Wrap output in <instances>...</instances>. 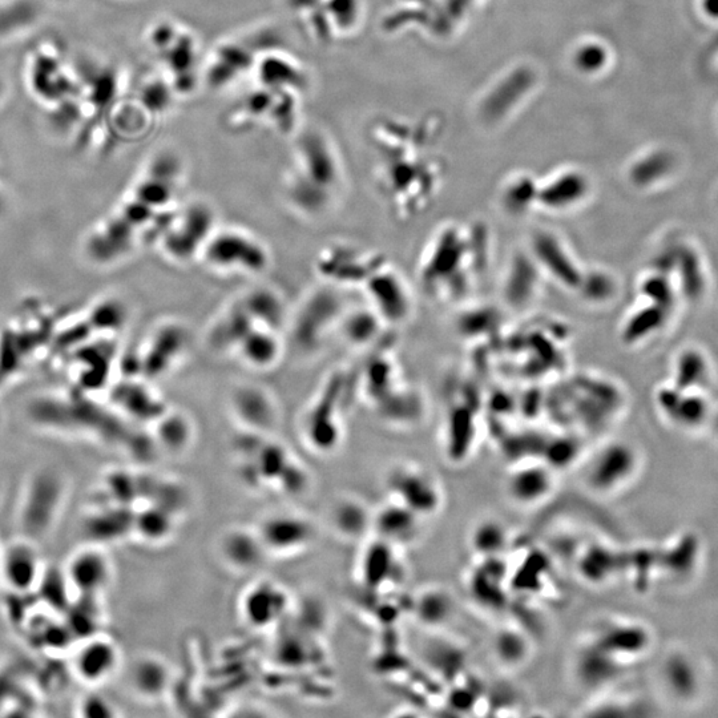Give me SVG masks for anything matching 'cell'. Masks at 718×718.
Returning <instances> with one entry per match:
<instances>
[{
  "mask_svg": "<svg viewBox=\"0 0 718 718\" xmlns=\"http://www.w3.org/2000/svg\"><path fill=\"white\" fill-rule=\"evenodd\" d=\"M305 31L318 44H332L358 22V0H288Z\"/></svg>",
  "mask_w": 718,
  "mask_h": 718,
  "instance_id": "12",
  "label": "cell"
},
{
  "mask_svg": "<svg viewBox=\"0 0 718 718\" xmlns=\"http://www.w3.org/2000/svg\"><path fill=\"white\" fill-rule=\"evenodd\" d=\"M613 559L615 555L609 548L601 546H590L584 550L583 555L579 559V572L584 582L592 584V586H601L611 579L613 572Z\"/></svg>",
  "mask_w": 718,
  "mask_h": 718,
  "instance_id": "41",
  "label": "cell"
},
{
  "mask_svg": "<svg viewBox=\"0 0 718 718\" xmlns=\"http://www.w3.org/2000/svg\"><path fill=\"white\" fill-rule=\"evenodd\" d=\"M62 616L76 641L98 635L106 621L103 596H74Z\"/></svg>",
  "mask_w": 718,
  "mask_h": 718,
  "instance_id": "35",
  "label": "cell"
},
{
  "mask_svg": "<svg viewBox=\"0 0 718 718\" xmlns=\"http://www.w3.org/2000/svg\"><path fill=\"white\" fill-rule=\"evenodd\" d=\"M496 659L506 667H519L527 660L530 644L526 637L514 629H506L496 635L494 643Z\"/></svg>",
  "mask_w": 718,
  "mask_h": 718,
  "instance_id": "42",
  "label": "cell"
},
{
  "mask_svg": "<svg viewBox=\"0 0 718 718\" xmlns=\"http://www.w3.org/2000/svg\"><path fill=\"white\" fill-rule=\"evenodd\" d=\"M382 262L377 254L345 242H333L318 253L316 266L322 281L340 289H361Z\"/></svg>",
  "mask_w": 718,
  "mask_h": 718,
  "instance_id": "16",
  "label": "cell"
},
{
  "mask_svg": "<svg viewBox=\"0 0 718 718\" xmlns=\"http://www.w3.org/2000/svg\"><path fill=\"white\" fill-rule=\"evenodd\" d=\"M510 535L506 526L492 518L479 520L470 531L469 543L471 550L480 560L498 559L506 550Z\"/></svg>",
  "mask_w": 718,
  "mask_h": 718,
  "instance_id": "38",
  "label": "cell"
},
{
  "mask_svg": "<svg viewBox=\"0 0 718 718\" xmlns=\"http://www.w3.org/2000/svg\"><path fill=\"white\" fill-rule=\"evenodd\" d=\"M282 353V341L280 332L256 326L236 346L235 356L244 365L254 370H268L280 359Z\"/></svg>",
  "mask_w": 718,
  "mask_h": 718,
  "instance_id": "33",
  "label": "cell"
},
{
  "mask_svg": "<svg viewBox=\"0 0 718 718\" xmlns=\"http://www.w3.org/2000/svg\"><path fill=\"white\" fill-rule=\"evenodd\" d=\"M272 50L265 51L253 68L252 74L260 84L244 92L233 104L228 116V124L233 128L268 125L289 132L296 124L308 76L292 56Z\"/></svg>",
  "mask_w": 718,
  "mask_h": 718,
  "instance_id": "1",
  "label": "cell"
},
{
  "mask_svg": "<svg viewBox=\"0 0 718 718\" xmlns=\"http://www.w3.org/2000/svg\"><path fill=\"white\" fill-rule=\"evenodd\" d=\"M36 15H38V10L34 3L28 2V0L15 2L12 6L0 10V32L6 34L20 26H26V24L34 22Z\"/></svg>",
  "mask_w": 718,
  "mask_h": 718,
  "instance_id": "43",
  "label": "cell"
},
{
  "mask_svg": "<svg viewBox=\"0 0 718 718\" xmlns=\"http://www.w3.org/2000/svg\"><path fill=\"white\" fill-rule=\"evenodd\" d=\"M414 613L418 620L427 625H441L450 619L454 612V601L449 592L441 588L422 591L414 600Z\"/></svg>",
  "mask_w": 718,
  "mask_h": 718,
  "instance_id": "40",
  "label": "cell"
},
{
  "mask_svg": "<svg viewBox=\"0 0 718 718\" xmlns=\"http://www.w3.org/2000/svg\"><path fill=\"white\" fill-rule=\"evenodd\" d=\"M344 187L341 157L332 141L320 132L302 136L285 177L288 205L306 219L325 216L336 205Z\"/></svg>",
  "mask_w": 718,
  "mask_h": 718,
  "instance_id": "3",
  "label": "cell"
},
{
  "mask_svg": "<svg viewBox=\"0 0 718 718\" xmlns=\"http://www.w3.org/2000/svg\"><path fill=\"white\" fill-rule=\"evenodd\" d=\"M217 225L215 209L203 200L177 204L165 220L155 246L172 264L199 260L201 250Z\"/></svg>",
  "mask_w": 718,
  "mask_h": 718,
  "instance_id": "6",
  "label": "cell"
},
{
  "mask_svg": "<svg viewBox=\"0 0 718 718\" xmlns=\"http://www.w3.org/2000/svg\"><path fill=\"white\" fill-rule=\"evenodd\" d=\"M30 415L39 426L62 430L60 433L87 434L106 445L129 447L137 455L156 451L151 435L139 433L135 423L118 410L87 397V391L78 387L44 395L32 403Z\"/></svg>",
  "mask_w": 718,
  "mask_h": 718,
  "instance_id": "2",
  "label": "cell"
},
{
  "mask_svg": "<svg viewBox=\"0 0 718 718\" xmlns=\"http://www.w3.org/2000/svg\"><path fill=\"white\" fill-rule=\"evenodd\" d=\"M121 661L119 644L106 632L79 640L72 648V671L90 687L106 684L118 675Z\"/></svg>",
  "mask_w": 718,
  "mask_h": 718,
  "instance_id": "19",
  "label": "cell"
},
{
  "mask_svg": "<svg viewBox=\"0 0 718 718\" xmlns=\"http://www.w3.org/2000/svg\"><path fill=\"white\" fill-rule=\"evenodd\" d=\"M189 346L191 333L183 322L163 321L145 338L132 358V369L127 375H136L149 382L167 377L187 356Z\"/></svg>",
  "mask_w": 718,
  "mask_h": 718,
  "instance_id": "10",
  "label": "cell"
},
{
  "mask_svg": "<svg viewBox=\"0 0 718 718\" xmlns=\"http://www.w3.org/2000/svg\"><path fill=\"white\" fill-rule=\"evenodd\" d=\"M640 463L635 447L624 441H609L584 461L580 480L590 494L611 498L631 486Z\"/></svg>",
  "mask_w": 718,
  "mask_h": 718,
  "instance_id": "9",
  "label": "cell"
},
{
  "mask_svg": "<svg viewBox=\"0 0 718 718\" xmlns=\"http://www.w3.org/2000/svg\"><path fill=\"white\" fill-rule=\"evenodd\" d=\"M292 599L288 590L274 579H257L242 592L239 613L246 627L266 631L288 616Z\"/></svg>",
  "mask_w": 718,
  "mask_h": 718,
  "instance_id": "18",
  "label": "cell"
},
{
  "mask_svg": "<svg viewBox=\"0 0 718 718\" xmlns=\"http://www.w3.org/2000/svg\"><path fill=\"white\" fill-rule=\"evenodd\" d=\"M239 298L258 324L280 333L282 328L288 325L284 300L276 290L268 286H256L246 290Z\"/></svg>",
  "mask_w": 718,
  "mask_h": 718,
  "instance_id": "36",
  "label": "cell"
},
{
  "mask_svg": "<svg viewBox=\"0 0 718 718\" xmlns=\"http://www.w3.org/2000/svg\"><path fill=\"white\" fill-rule=\"evenodd\" d=\"M3 211H4V200H3V196L0 195V215H2Z\"/></svg>",
  "mask_w": 718,
  "mask_h": 718,
  "instance_id": "46",
  "label": "cell"
},
{
  "mask_svg": "<svg viewBox=\"0 0 718 718\" xmlns=\"http://www.w3.org/2000/svg\"><path fill=\"white\" fill-rule=\"evenodd\" d=\"M264 36V34H256L250 35L249 38H236L217 48L205 70V79L209 86L225 87L240 79L242 75L252 72L260 56L269 48H273L272 46L264 50H256L258 47L268 46V43L258 44Z\"/></svg>",
  "mask_w": 718,
  "mask_h": 718,
  "instance_id": "22",
  "label": "cell"
},
{
  "mask_svg": "<svg viewBox=\"0 0 718 718\" xmlns=\"http://www.w3.org/2000/svg\"><path fill=\"white\" fill-rule=\"evenodd\" d=\"M63 571L74 596H104L114 582V562L104 544L88 542L76 548Z\"/></svg>",
  "mask_w": 718,
  "mask_h": 718,
  "instance_id": "17",
  "label": "cell"
},
{
  "mask_svg": "<svg viewBox=\"0 0 718 718\" xmlns=\"http://www.w3.org/2000/svg\"><path fill=\"white\" fill-rule=\"evenodd\" d=\"M352 389L346 370L329 373L301 417V437L317 454H332L344 438V410Z\"/></svg>",
  "mask_w": 718,
  "mask_h": 718,
  "instance_id": "5",
  "label": "cell"
},
{
  "mask_svg": "<svg viewBox=\"0 0 718 718\" xmlns=\"http://www.w3.org/2000/svg\"><path fill=\"white\" fill-rule=\"evenodd\" d=\"M256 530L269 556L290 558L304 554L318 539L316 523L297 511H274L264 516Z\"/></svg>",
  "mask_w": 718,
  "mask_h": 718,
  "instance_id": "14",
  "label": "cell"
},
{
  "mask_svg": "<svg viewBox=\"0 0 718 718\" xmlns=\"http://www.w3.org/2000/svg\"><path fill=\"white\" fill-rule=\"evenodd\" d=\"M110 405L133 423L152 425L169 409L147 379L127 375L110 389Z\"/></svg>",
  "mask_w": 718,
  "mask_h": 718,
  "instance_id": "23",
  "label": "cell"
},
{
  "mask_svg": "<svg viewBox=\"0 0 718 718\" xmlns=\"http://www.w3.org/2000/svg\"><path fill=\"white\" fill-rule=\"evenodd\" d=\"M0 548H2V547H0Z\"/></svg>",
  "mask_w": 718,
  "mask_h": 718,
  "instance_id": "47",
  "label": "cell"
},
{
  "mask_svg": "<svg viewBox=\"0 0 718 718\" xmlns=\"http://www.w3.org/2000/svg\"><path fill=\"white\" fill-rule=\"evenodd\" d=\"M151 437L156 449L169 455H183L195 441V426L183 411L169 409L152 423Z\"/></svg>",
  "mask_w": 718,
  "mask_h": 718,
  "instance_id": "32",
  "label": "cell"
},
{
  "mask_svg": "<svg viewBox=\"0 0 718 718\" xmlns=\"http://www.w3.org/2000/svg\"><path fill=\"white\" fill-rule=\"evenodd\" d=\"M240 430L252 433H272L278 422L276 399L264 387L241 385L233 390L229 401Z\"/></svg>",
  "mask_w": 718,
  "mask_h": 718,
  "instance_id": "25",
  "label": "cell"
},
{
  "mask_svg": "<svg viewBox=\"0 0 718 718\" xmlns=\"http://www.w3.org/2000/svg\"><path fill=\"white\" fill-rule=\"evenodd\" d=\"M373 514L362 499L345 495L330 508V523L341 538L357 540L373 530Z\"/></svg>",
  "mask_w": 718,
  "mask_h": 718,
  "instance_id": "34",
  "label": "cell"
},
{
  "mask_svg": "<svg viewBox=\"0 0 718 718\" xmlns=\"http://www.w3.org/2000/svg\"><path fill=\"white\" fill-rule=\"evenodd\" d=\"M217 554L232 571L246 574L260 568L269 558L256 526H232L221 534Z\"/></svg>",
  "mask_w": 718,
  "mask_h": 718,
  "instance_id": "26",
  "label": "cell"
},
{
  "mask_svg": "<svg viewBox=\"0 0 718 718\" xmlns=\"http://www.w3.org/2000/svg\"><path fill=\"white\" fill-rule=\"evenodd\" d=\"M534 256L536 264L547 274L554 277L559 285L566 288H578L583 280V270L580 269L575 254L568 249L566 242L552 233H539L535 237Z\"/></svg>",
  "mask_w": 718,
  "mask_h": 718,
  "instance_id": "27",
  "label": "cell"
},
{
  "mask_svg": "<svg viewBox=\"0 0 718 718\" xmlns=\"http://www.w3.org/2000/svg\"><path fill=\"white\" fill-rule=\"evenodd\" d=\"M44 570L35 540L22 536L0 548V580L11 594H34Z\"/></svg>",
  "mask_w": 718,
  "mask_h": 718,
  "instance_id": "20",
  "label": "cell"
},
{
  "mask_svg": "<svg viewBox=\"0 0 718 718\" xmlns=\"http://www.w3.org/2000/svg\"><path fill=\"white\" fill-rule=\"evenodd\" d=\"M383 321L373 308L348 310L341 318L338 332L353 348H365L377 338Z\"/></svg>",
  "mask_w": 718,
  "mask_h": 718,
  "instance_id": "37",
  "label": "cell"
},
{
  "mask_svg": "<svg viewBox=\"0 0 718 718\" xmlns=\"http://www.w3.org/2000/svg\"><path fill=\"white\" fill-rule=\"evenodd\" d=\"M152 42L168 71L169 86L177 92L191 91L199 64L195 36L175 23H163L153 31Z\"/></svg>",
  "mask_w": 718,
  "mask_h": 718,
  "instance_id": "13",
  "label": "cell"
},
{
  "mask_svg": "<svg viewBox=\"0 0 718 718\" xmlns=\"http://www.w3.org/2000/svg\"><path fill=\"white\" fill-rule=\"evenodd\" d=\"M199 260L223 276L257 277L268 270L272 257L265 242L253 233L217 227L205 242Z\"/></svg>",
  "mask_w": 718,
  "mask_h": 718,
  "instance_id": "8",
  "label": "cell"
},
{
  "mask_svg": "<svg viewBox=\"0 0 718 718\" xmlns=\"http://www.w3.org/2000/svg\"><path fill=\"white\" fill-rule=\"evenodd\" d=\"M399 550L401 548L373 538L366 544L361 559H359V580L371 592L379 591L382 587L395 584L401 579L402 567L399 564Z\"/></svg>",
  "mask_w": 718,
  "mask_h": 718,
  "instance_id": "29",
  "label": "cell"
},
{
  "mask_svg": "<svg viewBox=\"0 0 718 718\" xmlns=\"http://www.w3.org/2000/svg\"><path fill=\"white\" fill-rule=\"evenodd\" d=\"M385 483L390 500L423 519L437 515L445 503L441 480L417 462L395 463L387 471Z\"/></svg>",
  "mask_w": 718,
  "mask_h": 718,
  "instance_id": "11",
  "label": "cell"
},
{
  "mask_svg": "<svg viewBox=\"0 0 718 718\" xmlns=\"http://www.w3.org/2000/svg\"><path fill=\"white\" fill-rule=\"evenodd\" d=\"M171 680V667L163 657L153 653L137 656L128 669L129 688L143 700H159L167 695Z\"/></svg>",
  "mask_w": 718,
  "mask_h": 718,
  "instance_id": "30",
  "label": "cell"
},
{
  "mask_svg": "<svg viewBox=\"0 0 718 718\" xmlns=\"http://www.w3.org/2000/svg\"><path fill=\"white\" fill-rule=\"evenodd\" d=\"M78 716L83 718H114L119 717L118 708L107 697L99 693H88L78 704Z\"/></svg>",
  "mask_w": 718,
  "mask_h": 718,
  "instance_id": "44",
  "label": "cell"
},
{
  "mask_svg": "<svg viewBox=\"0 0 718 718\" xmlns=\"http://www.w3.org/2000/svg\"><path fill=\"white\" fill-rule=\"evenodd\" d=\"M422 516L394 500L374 510L373 535L398 548L417 542L422 534Z\"/></svg>",
  "mask_w": 718,
  "mask_h": 718,
  "instance_id": "28",
  "label": "cell"
},
{
  "mask_svg": "<svg viewBox=\"0 0 718 718\" xmlns=\"http://www.w3.org/2000/svg\"><path fill=\"white\" fill-rule=\"evenodd\" d=\"M179 512L161 504L147 502L133 508L132 536L151 546H159L172 539Z\"/></svg>",
  "mask_w": 718,
  "mask_h": 718,
  "instance_id": "31",
  "label": "cell"
},
{
  "mask_svg": "<svg viewBox=\"0 0 718 718\" xmlns=\"http://www.w3.org/2000/svg\"><path fill=\"white\" fill-rule=\"evenodd\" d=\"M361 290L383 321L397 324L409 316V290L401 276L385 261L367 278Z\"/></svg>",
  "mask_w": 718,
  "mask_h": 718,
  "instance_id": "24",
  "label": "cell"
},
{
  "mask_svg": "<svg viewBox=\"0 0 718 718\" xmlns=\"http://www.w3.org/2000/svg\"><path fill=\"white\" fill-rule=\"evenodd\" d=\"M235 453L242 479L256 490L297 495L309 487L308 469L270 434L240 430Z\"/></svg>",
  "mask_w": 718,
  "mask_h": 718,
  "instance_id": "4",
  "label": "cell"
},
{
  "mask_svg": "<svg viewBox=\"0 0 718 718\" xmlns=\"http://www.w3.org/2000/svg\"><path fill=\"white\" fill-rule=\"evenodd\" d=\"M34 594H39L40 600L50 608V611L59 615H63L74 600V592L68 584L63 568L46 567Z\"/></svg>",
  "mask_w": 718,
  "mask_h": 718,
  "instance_id": "39",
  "label": "cell"
},
{
  "mask_svg": "<svg viewBox=\"0 0 718 718\" xmlns=\"http://www.w3.org/2000/svg\"><path fill=\"white\" fill-rule=\"evenodd\" d=\"M700 8L705 18L718 22V0H700Z\"/></svg>",
  "mask_w": 718,
  "mask_h": 718,
  "instance_id": "45",
  "label": "cell"
},
{
  "mask_svg": "<svg viewBox=\"0 0 718 718\" xmlns=\"http://www.w3.org/2000/svg\"><path fill=\"white\" fill-rule=\"evenodd\" d=\"M558 487V470L546 461L520 462L504 479V494L514 506L535 508L551 499Z\"/></svg>",
  "mask_w": 718,
  "mask_h": 718,
  "instance_id": "21",
  "label": "cell"
},
{
  "mask_svg": "<svg viewBox=\"0 0 718 718\" xmlns=\"http://www.w3.org/2000/svg\"><path fill=\"white\" fill-rule=\"evenodd\" d=\"M345 312L342 289L322 281L310 290L286 325L296 349L304 354L321 350L330 334L337 332Z\"/></svg>",
  "mask_w": 718,
  "mask_h": 718,
  "instance_id": "7",
  "label": "cell"
},
{
  "mask_svg": "<svg viewBox=\"0 0 718 718\" xmlns=\"http://www.w3.org/2000/svg\"><path fill=\"white\" fill-rule=\"evenodd\" d=\"M66 496V483L62 475L56 473L35 474L28 483L23 499L22 527L23 536L35 540L47 534L55 524Z\"/></svg>",
  "mask_w": 718,
  "mask_h": 718,
  "instance_id": "15",
  "label": "cell"
}]
</instances>
